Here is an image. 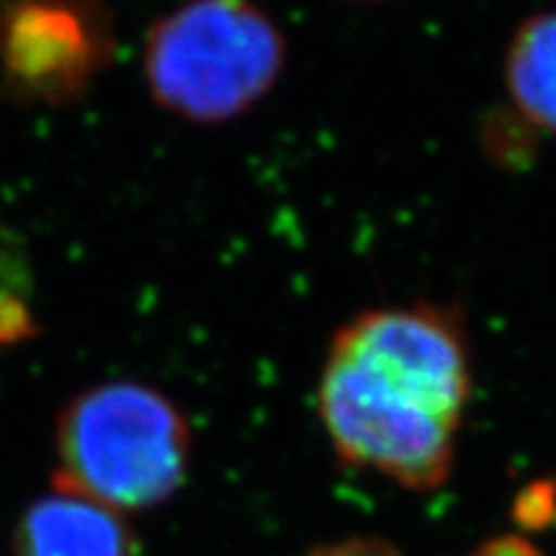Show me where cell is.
<instances>
[{
    "mask_svg": "<svg viewBox=\"0 0 556 556\" xmlns=\"http://www.w3.org/2000/svg\"><path fill=\"white\" fill-rule=\"evenodd\" d=\"M471 392L462 309L438 302L371 307L332 336L317 415L345 467L433 492L454 475Z\"/></svg>",
    "mask_w": 556,
    "mask_h": 556,
    "instance_id": "obj_1",
    "label": "cell"
},
{
    "mask_svg": "<svg viewBox=\"0 0 556 556\" xmlns=\"http://www.w3.org/2000/svg\"><path fill=\"white\" fill-rule=\"evenodd\" d=\"M52 484L122 513L176 497L191 469L193 430L184 409L144 381H101L60 409Z\"/></svg>",
    "mask_w": 556,
    "mask_h": 556,
    "instance_id": "obj_2",
    "label": "cell"
},
{
    "mask_svg": "<svg viewBox=\"0 0 556 556\" xmlns=\"http://www.w3.org/2000/svg\"><path fill=\"white\" fill-rule=\"evenodd\" d=\"M287 60L281 26L255 0H189L150 26L142 73L165 114L222 127L274 93Z\"/></svg>",
    "mask_w": 556,
    "mask_h": 556,
    "instance_id": "obj_3",
    "label": "cell"
},
{
    "mask_svg": "<svg viewBox=\"0 0 556 556\" xmlns=\"http://www.w3.org/2000/svg\"><path fill=\"white\" fill-rule=\"evenodd\" d=\"M111 54L114 31L101 0L0 3V70L18 101H75Z\"/></svg>",
    "mask_w": 556,
    "mask_h": 556,
    "instance_id": "obj_4",
    "label": "cell"
},
{
    "mask_svg": "<svg viewBox=\"0 0 556 556\" xmlns=\"http://www.w3.org/2000/svg\"><path fill=\"white\" fill-rule=\"evenodd\" d=\"M16 556H135L122 513L54 486L34 500L13 533Z\"/></svg>",
    "mask_w": 556,
    "mask_h": 556,
    "instance_id": "obj_5",
    "label": "cell"
},
{
    "mask_svg": "<svg viewBox=\"0 0 556 556\" xmlns=\"http://www.w3.org/2000/svg\"><path fill=\"white\" fill-rule=\"evenodd\" d=\"M503 78L520 119L533 131L556 137V11L520 21L507 41Z\"/></svg>",
    "mask_w": 556,
    "mask_h": 556,
    "instance_id": "obj_6",
    "label": "cell"
},
{
    "mask_svg": "<svg viewBox=\"0 0 556 556\" xmlns=\"http://www.w3.org/2000/svg\"><path fill=\"white\" fill-rule=\"evenodd\" d=\"M302 556H402L397 548H394L384 539H343L332 541V544H319Z\"/></svg>",
    "mask_w": 556,
    "mask_h": 556,
    "instance_id": "obj_7",
    "label": "cell"
},
{
    "mask_svg": "<svg viewBox=\"0 0 556 556\" xmlns=\"http://www.w3.org/2000/svg\"><path fill=\"white\" fill-rule=\"evenodd\" d=\"M467 556H546L541 548L523 536L516 533H507V536H495L484 544H479L475 552Z\"/></svg>",
    "mask_w": 556,
    "mask_h": 556,
    "instance_id": "obj_8",
    "label": "cell"
}]
</instances>
